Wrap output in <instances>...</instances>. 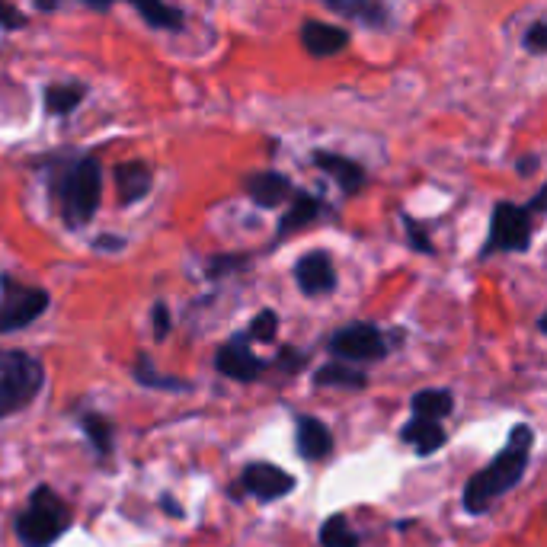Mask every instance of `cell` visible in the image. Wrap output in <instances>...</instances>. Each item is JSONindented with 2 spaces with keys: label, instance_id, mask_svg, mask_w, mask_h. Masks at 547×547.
I'll return each mask as SVG.
<instances>
[{
  "label": "cell",
  "instance_id": "obj_27",
  "mask_svg": "<svg viewBox=\"0 0 547 547\" xmlns=\"http://www.w3.org/2000/svg\"><path fill=\"white\" fill-rule=\"evenodd\" d=\"M279 336V314L266 308L260 311L253 320H250V330H247V340H256V343H272Z\"/></svg>",
  "mask_w": 547,
  "mask_h": 547
},
{
  "label": "cell",
  "instance_id": "obj_21",
  "mask_svg": "<svg viewBox=\"0 0 547 547\" xmlns=\"http://www.w3.org/2000/svg\"><path fill=\"white\" fill-rule=\"evenodd\" d=\"M400 439L410 442L416 455H432L445 445V429L436 420H420V416H413V420L404 426V432H400Z\"/></svg>",
  "mask_w": 547,
  "mask_h": 547
},
{
  "label": "cell",
  "instance_id": "obj_34",
  "mask_svg": "<svg viewBox=\"0 0 547 547\" xmlns=\"http://www.w3.org/2000/svg\"><path fill=\"white\" fill-rule=\"evenodd\" d=\"M541 170V154H522L516 160V173L519 176H535Z\"/></svg>",
  "mask_w": 547,
  "mask_h": 547
},
{
  "label": "cell",
  "instance_id": "obj_30",
  "mask_svg": "<svg viewBox=\"0 0 547 547\" xmlns=\"http://www.w3.org/2000/svg\"><path fill=\"white\" fill-rule=\"evenodd\" d=\"M29 26V16L13 4V0H0V29L7 32H20Z\"/></svg>",
  "mask_w": 547,
  "mask_h": 547
},
{
  "label": "cell",
  "instance_id": "obj_11",
  "mask_svg": "<svg viewBox=\"0 0 547 547\" xmlns=\"http://www.w3.org/2000/svg\"><path fill=\"white\" fill-rule=\"evenodd\" d=\"M295 282L301 288V295L308 298H320V295H330L336 292V266H333V256L327 250H308L295 263Z\"/></svg>",
  "mask_w": 547,
  "mask_h": 547
},
{
  "label": "cell",
  "instance_id": "obj_5",
  "mask_svg": "<svg viewBox=\"0 0 547 547\" xmlns=\"http://www.w3.org/2000/svg\"><path fill=\"white\" fill-rule=\"evenodd\" d=\"M535 240V215L525 205L500 199L490 212L487 244L480 247V260H490L493 253H528Z\"/></svg>",
  "mask_w": 547,
  "mask_h": 547
},
{
  "label": "cell",
  "instance_id": "obj_24",
  "mask_svg": "<svg viewBox=\"0 0 547 547\" xmlns=\"http://www.w3.org/2000/svg\"><path fill=\"white\" fill-rule=\"evenodd\" d=\"M80 429H84V436L90 439L93 452L106 458L112 452V423H106L100 413H84L80 416Z\"/></svg>",
  "mask_w": 547,
  "mask_h": 547
},
{
  "label": "cell",
  "instance_id": "obj_20",
  "mask_svg": "<svg viewBox=\"0 0 547 547\" xmlns=\"http://www.w3.org/2000/svg\"><path fill=\"white\" fill-rule=\"evenodd\" d=\"M314 384L317 388H346V391H362L368 384V375L352 368L349 362H327L314 372Z\"/></svg>",
  "mask_w": 547,
  "mask_h": 547
},
{
  "label": "cell",
  "instance_id": "obj_37",
  "mask_svg": "<svg viewBox=\"0 0 547 547\" xmlns=\"http://www.w3.org/2000/svg\"><path fill=\"white\" fill-rule=\"evenodd\" d=\"M160 506H164V509L170 512V516H173V519H180V516H183V509H180V506H176V503H173V496H164V500H160Z\"/></svg>",
  "mask_w": 547,
  "mask_h": 547
},
{
  "label": "cell",
  "instance_id": "obj_10",
  "mask_svg": "<svg viewBox=\"0 0 547 547\" xmlns=\"http://www.w3.org/2000/svg\"><path fill=\"white\" fill-rule=\"evenodd\" d=\"M215 368L224 378L247 384V381H260L266 375V359H260L250 349V340L244 333V336H231V340L215 352Z\"/></svg>",
  "mask_w": 547,
  "mask_h": 547
},
{
  "label": "cell",
  "instance_id": "obj_6",
  "mask_svg": "<svg viewBox=\"0 0 547 547\" xmlns=\"http://www.w3.org/2000/svg\"><path fill=\"white\" fill-rule=\"evenodd\" d=\"M48 304H52V298H48L45 288L23 285L20 279L0 272V336L32 327L48 311Z\"/></svg>",
  "mask_w": 547,
  "mask_h": 547
},
{
  "label": "cell",
  "instance_id": "obj_17",
  "mask_svg": "<svg viewBox=\"0 0 547 547\" xmlns=\"http://www.w3.org/2000/svg\"><path fill=\"white\" fill-rule=\"evenodd\" d=\"M330 13L343 16L349 23H362L368 29H388L394 10L388 0H320Z\"/></svg>",
  "mask_w": 547,
  "mask_h": 547
},
{
  "label": "cell",
  "instance_id": "obj_9",
  "mask_svg": "<svg viewBox=\"0 0 547 547\" xmlns=\"http://www.w3.org/2000/svg\"><path fill=\"white\" fill-rule=\"evenodd\" d=\"M80 4H84L87 10H93V13H106L116 4H128L144 23H148L151 29H157V32H173L176 36V32L186 29V10L167 4V0H80Z\"/></svg>",
  "mask_w": 547,
  "mask_h": 547
},
{
  "label": "cell",
  "instance_id": "obj_16",
  "mask_svg": "<svg viewBox=\"0 0 547 547\" xmlns=\"http://www.w3.org/2000/svg\"><path fill=\"white\" fill-rule=\"evenodd\" d=\"M349 29L333 26L324 20H304L301 23V48L311 58H333L340 55L343 48H349Z\"/></svg>",
  "mask_w": 547,
  "mask_h": 547
},
{
  "label": "cell",
  "instance_id": "obj_33",
  "mask_svg": "<svg viewBox=\"0 0 547 547\" xmlns=\"http://www.w3.org/2000/svg\"><path fill=\"white\" fill-rule=\"evenodd\" d=\"M125 247H128V240L116 237V234H100L93 240V250H100V253H116V250H125Z\"/></svg>",
  "mask_w": 547,
  "mask_h": 547
},
{
  "label": "cell",
  "instance_id": "obj_25",
  "mask_svg": "<svg viewBox=\"0 0 547 547\" xmlns=\"http://www.w3.org/2000/svg\"><path fill=\"white\" fill-rule=\"evenodd\" d=\"M320 544L324 547H359V535L352 532L343 516H330L320 528Z\"/></svg>",
  "mask_w": 547,
  "mask_h": 547
},
{
  "label": "cell",
  "instance_id": "obj_31",
  "mask_svg": "<svg viewBox=\"0 0 547 547\" xmlns=\"http://www.w3.org/2000/svg\"><path fill=\"white\" fill-rule=\"evenodd\" d=\"M151 320H154V340H157V343H164L167 336H170V327H173L170 308H167L164 301H157L154 308H151Z\"/></svg>",
  "mask_w": 547,
  "mask_h": 547
},
{
  "label": "cell",
  "instance_id": "obj_1",
  "mask_svg": "<svg viewBox=\"0 0 547 547\" xmlns=\"http://www.w3.org/2000/svg\"><path fill=\"white\" fill-rule=\"evenodd\" d=\"M45 170L48 199L68 231H80L96 218L103 202V164L96 154L55 151L39 160Z\"/></svg>",
  "mask_w": 547,
  "mask_h": 547
},
{
  "label": "cell",
  "instance_id": "obj_7",
  "mask_svg": "<svg viewBox=\"0 0 547 547\" xmlns=\"http://www.w3.org/2000/svg\"><path fill=\"white\" fill-rule=\"evenodd\" d=\"M327 349L333 352L340 362H378L388 356V336H384L375 324L368 320H359V324L340 327L333 336Z\"/></svg>",
  "mask_w": 547,
  "mask_h": 547
},
{
  "label": "cell",
  "instance_id": "obj_28",
  "mask_svg": "<svg viewBox=\"0 0 547 547\" xmlns=\"http://www.w3.org/2000/svg\"><path fill=\"white\" fill-rule=\"evenodd\" d=\"M400 224H404V231H407V244L416 250V253H423V256H432L436 253V244L429 240V231H426V224H420L413 215L407 212H400Z\"/></svg>",
  "mask_w": 547,
  "mask_h": 547
},
{
  "label": "cell",
  "instance_id": "obj_3",
  "mask_svg": "<svg viewBox=\"0 0 547 547\" xmlns=\"http://www.w3.org/2000/svg\"><path fill=\"white\" fill-rule=\"evenodd\" d=\"M71 525V509L52 487L32 490L26 512L16 516V538L23 547H52Z\"/></svg>",
  "mask_w": 547,
  "mask_h": 547
},
{
  "label": "cell",
  "instance_id": "obj_32",
  "mask_svg": "<svg viewBox=\"0 0 547 547\" xmlns=\"http://www.w3.org/2000/svg\"><path fill=\"white\" fill-rule=\"evenodd\" d=\"M304 362H308V352L292 349V346H282V352L276 356V365L282 368V372H288V375H295L298 368H304Z\"/></svg>",
  "mask_w": 547,
  "mask_h": 547
},
{
  "label": "cell",
  "instance_id": "obj_36",
  "mask_svg": "<svg viewBox=\"0 0 547 547\" xmlns=\"http://www.w3.org/2000/svg\"><path fill=\"white\" fill-rule=\"evenodd\" d=\"M32 7H36L39 13H55L61 7V0H32Z\"/></svg>",
  "mask_w": 547,
  "mask_h": 547
},
{
  "label": "cell",
  "instance_id": "obj_14",
  "mask_svg": "<svg viewBox=\"0 0 547 547\" xmlns=\"http://www.w3.org/2000/svg\"><path fill=\"white\" fill-rule=\"evenodd\" d=\"M240 484H244L247 493H253L256 500H279V496L292 493L295 490V477L285 474L276 464H266V461H256L247 464V471L240 474Z\"/></svg>",
  "mask_w": 547,
  "mask_h": 547
},
{
  "label": "cell",
  "instance_id": "obj_23",
  "mask_svg": "<svg viewBox=\"0 0 547 547\" xmlns=\"http://www.w3.org/2000/svg\"><path fill=\"white\" fill-rule=\"evenodd\" d=\"M410 407H413V416H420V420H442V416L452 413L455 397H452V391L429 388V391L413 394Z\"/></svg>",
  "mask_w": 547,
  "mask_h": 547
},
{
  "label": "cell",
  "instance_id": "obj_4",
  "mask_svg": "<svg viewBox=\"0 0 547 547\" xmlns=\"http://www.w3.org/2000/svg\"><path fill=\"white\" fill-rule=\"evenodd\" d=\"M45 384V368L29 352H0V420L26 410Z\"/></svg>",
  "mask_w": 547,
  "mask_h": 547
},
{
  "label": "cell",
  "instance_id": "obj_8",
  "mask_svg": "<svg viewBox=\"0 0 547 547\" xmlns=\"http://www.w3.org/2000/svg\"><path fill=\"white\" fill-rule=\"evenodd\" d=\"M285 205L288 208H285L279 224H276V237H272V244H282V240H288L292 234H298L304 228H311V224L336 215L333 205H327L324 196H317V192H311V189H298V186H295L292 196H288Z\"/></svg>",
  "mask_w": 547,
  "mask_h": 547
},
{
  "label": "cell",
  "instance_id": "obj_15",
  "mask_svg": "<svg viewBox=\"0 0 547 547\" xmlns=\"http://www.w3.org/2000/svg\"><path fill=\"white\" fill-rule=\"evenodd\" d=\"M112 180H116V192H119V205H138L151 196L154 189V173L144 160H122V164L112 167Z\"/></svg>",
  "mask_w": 547,
  "mask_h": 547
},
{
  "label": "cell",
  "instance_id": "obj_12",
  "mask_svg": "<svg viewBox=\"0 0 547 547\" xmlns=\"http://www.w3.org/2000/svg\"><path fill=\"white\" fill-rule=\"evenodd\" d=\"M240 189L247 192L256 208L272 212V208L288 202V196L295 192V183H292V176H285L282 170H253L240 180Z\"/></svg>",
  "mask_w": 547,
  "mask_h": 547
},
{
  "label": "cell",
  "instance_id": "obj_2",
  "mask_svg": "<svg viewBox=\"0 0 547 547\" xmlns=\"http://www.w3.org/2000/svg\"><path fill=\"white\" fill-rule=\"evenodd\" d=\"M532 445H535V432L525 423H519L509 432V442L500 455H496L484 471L474 474L464 487V509L471 516H484L493 506V500H500L503 493L516 490L525 477L528 458H532Z\"/></svg>",
  "mask_w": 547,
  "mask_h": 547
},
{
  "label": "cell",
  "instance_id": "obj_22",
  "mask_svg": "<svg viewBox=\"0 0 547 547\" xmlns=\"http://www.w3.org/2000/svg\"><path fill=\"white\" fill-rule=\"evenodd\" d=\"M135 381L141 384V388H151V391H189V381L160 375L148 352H138V359H135Z\"/></svg>",
  "mask_w": 547,
  "mask_h": 547
},
{
  "label": "cell",
  "instance_id": "obj_29",
  "mask_svg": "<svg viewBox=\"0 0 547 547\" xmlns=\"http://www.w3.org/2000/svg\"><path fill=\"white\" fill-rule=\"evenodd\" d=\"M522 45H525V52L528 55H535L541 58L547 52V23L544 20H535L532 26L525 29V36H522Z\"/></svg>",
  "mask_w": 547,
  "mask_h": 547
},
{
  "label": "cell",
  "instance_id": "obj_38",
  "mask_svg": "<svg viewBox=\"0 0 547 547\" xmlns=\"http://www.w3.org/2000/svg\"><path fill=\"white\" fill-rule=\"evenodd\" d=\"M0 352H4V349H0Z\"/></svg>",
  "mask_w": 547,
  "mask_h": 547
},
{
  "label": "cell",
  "instance_id": "obj_26",
  "mask_svg": "<svg viewBox=\"0 0 547 547\" xmlns=\"http://www.w3.org/2000/svg\"><path fill=\"white\" fill-rule=\"evenodd\" d=\"M247 266H250V253H215V256H208L205 276L224 279V276H231V272H244Z\"/></svg>",
  "mask_w": 547,
  "mask_h": 547
},
{
  "label": "cell",
  "instance_id": "obj_13",
  "mask_svg": "<svg viewBox=\"0 0 547 547\" xmlns=\"http://www.w3.org/2000/svg\"><path fill=\"white\" fill-rule=\"evenodd\" d=\"M311 164H314L320 173H327L330 180L343 189V196H346V199L359 196V192L365 189V183H368L365 167L359 164V160L346 157V154H336V151H327V148H314V151H311Z\"/></svg>",
  "mask_w": 547,
  "mask_h": 547
},
{
  "label": "cell",
  "instance_id": "obj_35",
  "mask_svg": "<svg viewBox=\"0 0 547 547\" xmlns=\"http://www.w3.org/2000/svg\"><path fill=\"white\" fill-rule=\"evenodd\" d=\"M525 208H528V212H532L535 218H541V215H544V208H547V186H541V189L535 192V196L525 202Z\"/></svg>",
  "mask_w": 547,
  "mask_h": 547
},
{
  "label": "cell",
  "instance_id": "obj_18",
  "mask_svg": "<svg viewBox=\"0 0 547 547\" xmlns=\"http://www.w3.org/2000/svg\"><path fill=\"white\" fill-rule=\"evenodd\" d=\"M295 442H298V455L304 461H317V458H327L330 455L333 432L327 429V423H320L317 416H301Z\"/></svg>",
  "mask_w": 547,
  "mask_h": 547
},
{
  "label": "cell",
  "instance_id": "obj_19",
  "mask_svg": "<svg viewBox=\"0 0 547 547\" xmlns=\"http://www.w3.org/2000/svg\"><path fill=\"white\" fill-rule=\"evenodd\" d=\"M87 100V84L80 80H61V84H48L42 93V103L48 116H74V112L84 106Z\"/></svg>",
  "mask_w": 547,
  "mask_h": 547
}]
</instances>
